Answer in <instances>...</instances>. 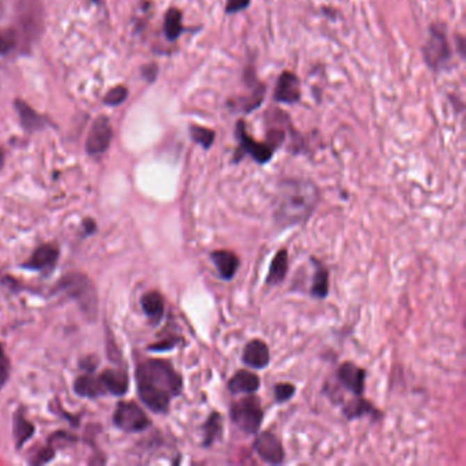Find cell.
I'll return each mask as SVG.
<instances>
[{"mask_svg":"<svg viewBox=\"0 0 466 466\" xmlns=\"http://www.w3.org/2000/svg\"><path fill=\"white\" fill-rule=\"evenodd\" d=\"M127 98V91L123 86H116L114 89H111L106 96V103L111 104V106H118L121 103H123Z\"/></svg>","mask_w":466,"mask_h":466,"instance_id":"30","label":"cell"},{"mask_svg":"<svg viewBox=\"0 0 466 466\" xmlns=\"http://www.w3.org/2000/svg\"><path fill=\"white\" fill-rule=\"evenodd\" d=\"M13 430L17 449H21L35 433L33 424L26 419L22 410H18L13 419Z\"/></svg>","mask_w":466,"mask_h":466,"instance_id":"23","label":"cell"},{"mask_svg":"<svg viewBox=\"0 0 466 466\" xmlns=\"http://www.w3.org/2000/svg\"><path fill=\"white\" fill-rule=\"evenodd\" d=\"M112 421L116 428L127 433L143 432L150 427V420L136 402H119Z\"/></svg>","mask_w":466,"mask_h":466,"instance_id":"8","label":"cell"},{"mask_svg":"<svg viewBox=\"0 0 466 466\" xmlns=\"http://www.w3.org/2000/svg\"><path fill=\"white\" fill-rule=\"evenodd\" d=\"M59 258V248L52 244H45L38 247L32 253L29 260L24 264L25 268L31 271H52Z\"/></svg>","mask_w":466,"mask_h":466,"instance_id":"15","label":"cell"},{"mask_svg":"<svg viewBox=\"0 0 466 466\" xmlns=\"http://www.w3.org/2000/svg\"><path fill=\"white\" fill-rule=\"evenodd\" d=\"M338 382L341 386L352 393L353 395H364L365 391V379H366V371L356 365L352 361H346L341 364L336 372Z\"/></svg>","mask_w":466,"mask_h":466,"instance_id":"10","label":"cell"},{"mask_svg":"<svg viewBox=\"0 0 466 466\" xmlns=\"http://www.w3.org/2000/svg\"><path fill=\"white\" fill-rule=\"evenodd\" d=\"M54 457H55V451H54V449H52V447H45V449H42V450L37 454L35 464H47V463H49Z\"/></svg>","mask_w":466,"mask_h":466,"instance_id":"33","label":"cell"},{"mask_svg":"<svg viewBox=\"0 0 466 466\" xmlns=\"http://www.w3.org/2000/svg\"><path fill=\"white\" fill-rule=\"evenodd\" d=\"M143 312L153 324L160 323L164 316V298L159 291H148L141 300Z\"/></svg>","mask_w":466,"mask_h":466,"instance_id":"22","label":"cell"},{"mask_svg":"<svg viewBox=\"0 0 466 466\" xmlns=\"http://www.w3.org/2000/svg\"><path fill=\"white\" fill-rule=\"evenodd\" d=\"M8 376H10V361L0 345V389L4 386Z\"/></svg>","mask_w":466,"mask_h":466,"instance_id":"32","label":"cell"},{"mask_svg":"<svg viewBox=\"0 0 466 466\" xmlns=\"http://www.w3.org/2000/svg\"><path fill=\"white\" fill-rule=\"evenodd\" d=\"M112 140V129L106 116H100L95 121L91 127L88 140H86V150L89 155H102L104 153Z\"/></svg>","mask_w":466,"mask_h":466,"instance_id":"12","label":"cell"},{"mask_svg":"<svg viewBox=\"0 0 466 466\" xmlns=\"http://www.w3.org/2000/svg\"><path fill=\"white\" fill-rule=\"evenodd\" d=\"M230 419L237 428L248 435H257L264 420V409L257 395L245 394L230 405Z\"/></svg>","mask_w":466,"mask_h":466,"instance_id":"5","label":"cell"},{"mask_svg":"<svg viewBox=\"0 0 466 466\" xmlns=\"http://www.w3.org/2000/svg\"><path fill=\"white\" fill-rule=\"evenodd\" d=\"M183 32L182 13L178 8L173 7L166 13L164 17V33L170 41H176Z\"/></svg>","mask_w":466,"mask_h":466,"instance_id":"24","label":"cell"},{"mask_svg":"<svg viewBox=\"0 0 466 466\" xmlns=\"http://www.w3.org/2000/svg\"><path fill=\"white\" fill-rule=\"evenodd\" d=\"M3 163H4V155H3V150H0V169L3 167Z\"/></svg>","mask_w":466,"mask_h":466,"instance_id":"36","label":"cell"},{"mask_svg":"<svg viewBox=\"0 0 466 466\" xmlns=\"http://www.w3.org/2000/svg\"><path fill=\"white\" fill-rule=\"evenodd\" d=\"M235 139L238 141V148L234 152L233 162L240 163L245 156H249L254 163L263 166L272 160L277 149L267 143L256 141L251 134L247 132L245 121L240 119L235 123Z\"/></svg>","mask_w":466,"mask_h":466,"instance_id":"7","label":"cell"},{"mask_svg":"<svg viewBox=\"0 0 466 466\" xmlns=\"http://www.w3.org/2000/svg\"><path fill=\"white\" fill-rule=\"evenodd\" d=\"M189 134L190 139L200 145L201 148H204L205 150L211 149L212 145L215 143L216 133L212 129H208L205 126H200V125H192L189 127Z\"/></svg>","mask_w":466,"mask_h":466,"instance_id":"25","label":"cell"},{"mask_svg":"<svg viewBox=\"0 0 466 466\" xmlns=\"http://www.w3.org/2000/svg\"><path fill=\"white\" fill-rule=\"evenodd\" d=\"M295 386L291 383H277L274 386V398L278 403H285L295 395Z\"/></svg>","mask_w":466,"mask_h":466,"instance_id":"26","label":"cell"},{"mask_svg":"<svg viewBox=\"0 0 466 466\" xmlns=\"http://www.w3.org/2000/svg\"><path fill=\"white\" fill-rule=\"evenodd\" d=\"M182 342V338L180 336H169L155 345H150L148 349L150 352H157V353H163V352H169L174 348H177V345Z\"/></svg>","mask_w":466,"mask_h":466,"instance_id":"29","label":"cell"},{"mask_svg":"<svg viewBox=\"0 0 466 466\" xmlns=\"http://www.w3.org/2000/svg\"><path fill=\"white\" fill-rule=\"evenodd\" d=\"M17 45V35L11 29H0V55H7Z\"/></svg>","mask_w":466,"mask_h":466,"instance_id":"27","label":"cell"},{"mask_svg":"<svg viewBox=\"0 0 466 466\" xmlns=\"http://www.w3.org/2000/svg\"><path fill=\"white\" fill-rule=\"evenodd\" d=\"M137 393L143 405L155 413H167L171 401L182 394V376L160 359H145L136 371Z\"/></svg>","mask_w":466,"mask_h":466,"instance_id":"1","label":"cell"},{"mask_svg":"<svg viewBox=\"0 0 466 466\" xmlns=\"http://www.w3.org/2000/svg\"><path fill=\"white\" fill-rule=\"evenodd\" d=\"M210 257L212 263L215 264L220 279L231 281L235 277L241 261H240V257L234 251L217 249V251H211Z\"/></svg>","mask_w":466,"mask_h":466,"instance_id":"17","label":"cell"},{"mask_svg":"<svg viewBox=\"0 0 466 466\" xmlns=\"http://www.w3.org/2000/svg\"><path fill=\"white\" fill-rule=\"evenodd\" d=\"M301 81L293 72H284L277 81L274 100L282 104H297L301 100Z\"/></svg>","mask_w":466,"mask_h":466,"instance_id":"11","label":"cell"},{"mask_svg":"<svg viewBox=\"0 0 466 466\" xmlns=\"http://www.w3.org/2000/svg\"><path fill=\"white\" fill-rule=\"evenodd\" d=\"M59 288L79 305L81 311L89 319H95L98 316L99 311L98 293L92 281L88 277L79 272L68 274L61 279Z\"/></svg>","mask_w":466,"mask_h":466,"instance_id":"4","label":"cell"},{"mask_svg":"<svg viewBox=\"0 0 466 466\" xmlns=\"http://www.w3.org/2000/svg\"><path fill=\"white\" fill-rule=\"evenodd\" d=\"M423 59L432 72H443L453 59V48L447 37V26L443 22H432L428 38L424 42Z\"/></svg>","mask_w":466,"mask_h":466,"instance_id":"3","label":"cell"},{"mask_svg":"<svg viewBox=\"0 0 466 466\" xmlns=\"http://www.w3.org/2000/svg\"><path fill=\"white\" fill-rule=\"evenodd\" d=\"M342 413L350 421L365 416L371 417L372 421H376L382 416L380 410L376 409L375 405L368 399H365L364 395H353V398L348 402H342Z\"/></svg>","mask_w":466,"mask_h":466,"instance_id":"13","label":"cell"},{"mask_svg":"<svg viewBox=\"0 0 466 466\" xmlns=\"http://www.w3.org/2000/svg\"><path fill=\"white\" fill-rule=\"evenodd\" d=\"M288 272V251L286 249H279L275 253L268 274L265 277V284L268 286H278L286 279Z\"/></svg>","mask_w":466,"mask_h":466,"instance_id":"20","label":"cell"},{"mask_svg":"<svg viewBox=\"0 0 466 466\" xmlns=\"http://www.w3.org/2000/svg\"><path fill=\"white\" fill-rule=\"evenodd\" d=\"M260 378L248 369L237 371L227 382V390L231 394H253L260 389Z\"/></svg>","mask_w":466,"mask_h":466,"instance_id":"18","label":"cell"},{"mask_svg":"<svg viewBox=\"0 0 466 466\" xmlns=\"http://www.w3.org/2000/svg\"><path fill=\"white\" fill-rule=\"evenodd\" d=\"M253 450L258 458L268 465H281L286 458L281 439L270 430H264L256 436L253 442Z\"/></svg>","mask_w":466,"mask_h":466,"instance_id":"9","label":"cell"},{"mask_svg":"<svg viewBox=\"0 0 466 466\" xmlns=\"http://www.w3.org/2000/svg\"><path fill=\"white\" fill-rule=\"evenodd\" d=\"M251 0H226L224 13L227 15H233L249 8Z\"/></svg>","mask_w":466,"mask_h":466,"instance_id":"31","label":"cell"},{"mask_svg":"<svg viewBox=\"0 0 466 466\" xmlns=\"http://www.w3.org/2000/svg\"><path fill=\"white\" fill-rule=\"evenodd\" d=\"M320 189L313 180L286 178L281 180L274 199V220L281 228L304 224L320 201Z\"/></svg>","mask_w":466,"mask_h":466,"instance_id":"2","label":"cell"},{"mask_svg":"<svg viewBox=\"0 0 466 466\" xmlns=\"http://www.w3.org/2000/svg\"><path fill=\"white\" fill-rule=\"evenodd\" d=\"M242 82H244V93L230 99L227 102V107L233 109L234 112L251 114L257 108L261 107V104L264 103L267 86L257 78L256 70L251 65H248L244 70Z\"/></svg>","mask_w":466,"mask_h":466,"instance_id":"6","label":"cell"},{"mask_svg":"<svg viewBox=\"0 0 466 466\" xmlns=\"http://www.w3.org/2000/svg\"><path fill=\"white\" fill-rule=\"evenodd\" d=\"M84 228L86 231V234H92L96 230V224L92 220H86L84 224Z\"/></svg>","mask_w":466,"mask_h":466,"instance_id":"34","label":"cell"},{"mask_svg":"<svg viewBox=\"0 0 466 466\" xmlns=\"http://www.w3.org/2000/svg\"><path fill=\"white\" fill-rule=\"evenodd\" d=\"M311 263L315 267V272L312 277V285H311V295L316 300H325L329 293L328 268L316 257H311Z\"/></svg>","mask_w":466,"mask_h":466,"instance_id":"19","label":"cell"},{"mask_svg":"<svg viewBox=\"0 0 466 466\" xmlns=\"http://www.w3.org/2000/svg\"><path fill=\"white\" fill-rule=\"evenodd\" d=\"M201 428L204 433L203 447L210 449L223 439V416L217 410L211 412Z\"/></svg>","mask_w":466,"mask_h":466,"instance_id":"21","label":"cell"},{"mask_svg":"<svg viewBox=\"0 0 466 466\" xmlns=\"http://www.w3.org/2000/svg\"><path fill=\"white\" fill-rule=\"evenodd\" d=\"M4 8H6V0H0V18L4 14Z\"/></svg>","mask_w":466,"mask_h":466,"instance_id":"35","label":"cell"},{"mask_svg":"<svg viewBox=\"0 0 466 466\" xmlns=\"http://www.w3.org/2000/svg\"><path fill=\"white\" fill-rule=\"evenodd\" d=\"M103 395L122 396L127 393L129 378L122 369H106L98 375Z\"/></svg>","mask_w":466,"mask_h":466,"instance_id":"16","label":"cell"},{"mask_svg":"<svg viewBox=\"0 0 466 466\" xmlns=\"http://www.w3.org/2000/svg\"><path fill=\"white\" fill-rule=\"evenodd\" d=\"M18 109H20L18 112H20V115H21L22 122L25 123V126L36 129V127H38L41 125V121L37 116L36 112L32 108L28 107L25 103H18Z\"/></svg>","mask_w":466,"mask_h":466,"instance_id":"28","label":"cell"},{"mask_svg":"<svg viewBox=\"0 0 466 466\" xmlns=\"http://www.w3.org/2000/svg\"><path fill=\"white\" fill-rule=\"evenodd\" d=\"M271 361L270 348L263 339H251L242 352V362L251 369H264Z\"/></svg>","mask_w":466,"mask_h":466,"instance_id":"14","label":"cell"}]
</instances>
